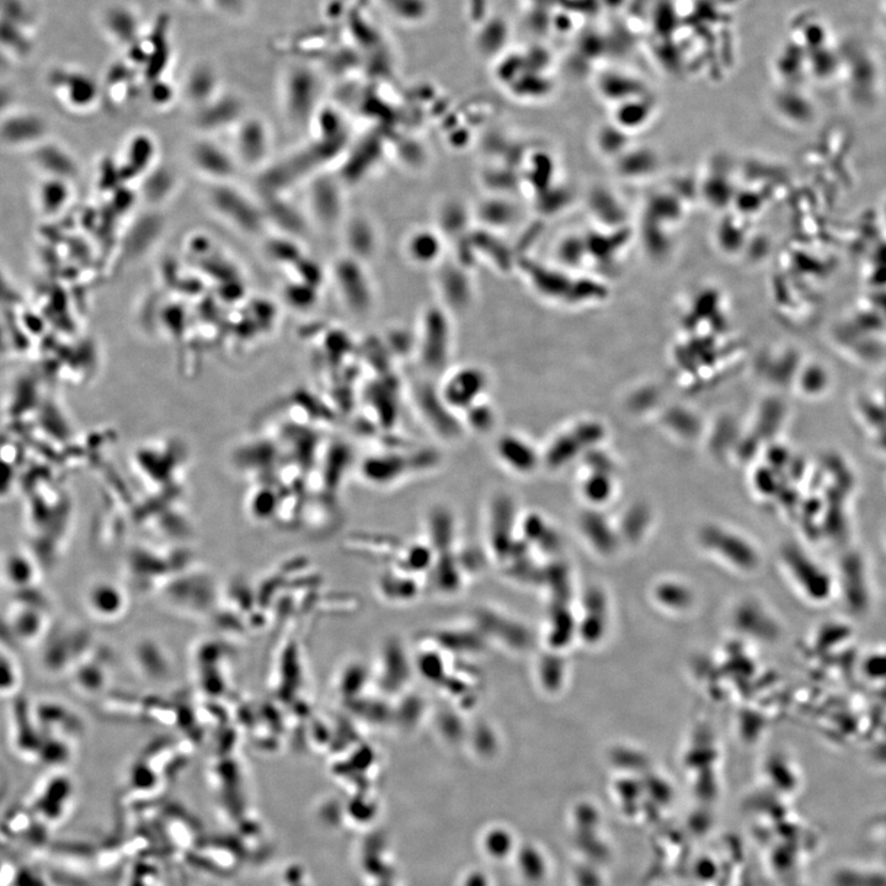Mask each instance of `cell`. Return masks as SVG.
I'll return each instance as SVG.
<instances>
[{
	"mask_svg": "<svg viewBox=\"0 0 886 886\" xmlns=\"http://www.w3.org/2000/svg\"><path fill=\"white\" fill-rule=\"evenodd\" d=\"M489 387V375L482 367L463 365L447 371L437 389L446 407L458 415L487 399Z\"/></svg>",
	"mask_w": 886,
	"mask_h": 886,
	"instance_id": "1",
	"label": "cell"
},
{
	"mask_svg": "<svg viewBox=\"0 0 886 886\" xmlns=\"http://www.w3.org/2000/svg\"><path fill=\"white\" fill-rule=\"evenodd\" d=\"M208 199L213 210L240 232L256 234L263 229V212L242 191L220 183L211 190Z\"/></svg>",
	"mask_w": 886,
	"mask_h": 886,
	"instance_id": "2",
	"label": "cell"
},
{
	"mask_svg": "<svg viewBox=\"0 0 886 886\" xmlns=\"http://www.w3.org/2000/svg\"><path fill=\"white\" fill-rule=\"evenodd\" d=\"M495 457L505 471L526 477L536 471L539 455L530 441L515 432L501 435L495 443Z\"/></svg>",
	"mask_w": 886,
	"mask_h": 886,
	"instance_id": "3",
	"label": "cell"
},
{
	"mask_svg": "<svg viewBox=\"0 0 886 886\" xmlns=\"http://www.w3.org/2000/svg\"><path fill=\"white\" fill-rule=\"evenodd\" d=\"M236 149L240 162L250 167L263 163L270 151L268 126L258 119L244 121L239 126Z\"/></svg>",
	"mask_w": 886,
	"mask_h": 886,
	"instance_id": "4",
	"label": "cell"
},
{
	"mask_svg": "<svg viewBox=\"0 0 886 886\" xmlns=\"http://www.w3.org/2000/svg\"><path fill=\"white\" fill-rule=\"evenodd\" d=\"M192 164L202 174L213 179H228L236 172L237 159H233L227 151L216 143L196 142L191 149Z\"/></svg>",
	"mask_w": 886,
	"mask_h": 886,
	"instance_id": "5",
	"label": "cell"
},
{
	"mask_svg": "<svg viewBox=\"0 0 886 886\" xmlns=\"http://www.w3.org/2000/svg\"><path fill=\"white\" fill-rule=\"evenodd\" d=\"M71 786H68L66 779L62 777L48 778L37 789L34 808L36 813L40 814V818L50 821L61 819L64 809V803L67 802L71 795Z\"/></svg>",
	"mask_w": 886,
	"mask_h": 886,
	"instance_id": "6",
	"label": "cell"
},
{
	"mask_svg": "<svg viewBox=\"0 0 886 886\" xmlns=\"http://www.w3.org/2000/svg\"><path fill=\"white\" fill-rule=\"evenodd\" d=\"M105 28L117 44L130 45L136 40L140 21L130 8L114 7L105 15Z\"/></svg>",
	"mask_w": 886,
	"mask_h": 886,
	"instance_id": "7",
	"label": "cell"
},
{
	"mask_svg": "<svg viewBox=\"0 0 886 886\" xmlns=\"http://www.w3.org/2000/svg\"><path fill=\"white\" fill-rule=\"evenodd\" d=\"M14 615L9 616V626L12 624V631L16 637L26 644L36 642L44 632V615L40 610L28 605L15 607Z\"/></svg>",
	"mask_w": 886,
	"mask_h": 886,
	"instance_id": "8",
	"label": "cell"
},
{
	"mask_svg": "<svg viewBox=\"0 0 886 886\" xmlns=\"http://www.w3.org/2000/svg\"><path fill=\"white\" fill-rule=\"evenodd\" d=\"M218 87L215 71L208 66H199L192 69L189 78L186 79V95L194 104L201 106L210 103L215 96Z\"/></svg>",
	"mask_w": 886,
	"mask_h": 886,
	"instance_id": "9",
	"label": "cell"
},
{
	"mask_svg": "<svg viewBox=\"0 0 886 886\" xmlns=\"http://www.w3.org/2000/svg\"><path fill=\"white\" fill-rule=\"evenodd\" d=\"M462 421L469 429L479 432V434H482V432L484 434V432L494 428L495 412L493 407H490L488 404L487 399H485L483 402L475 404L474 407L468 409L466 413H463Z\"/></svg>",
	"mask_w": 886,
	"mask_h": 886,
	"instance_id": "10",
	"label": "cell"
},
{
	"mask_svg": "<svg viewBox=\"0 0 886 886\" xmlns=\"http://www.w3.org/2000/svg\"><path fill=\"white\" fill-rule=\"evenodd\" d=\"M21 677L18 666L9 655L0 651V695H10L19 687Z\"/></svg>",
	"mask_w": 886,
	"mask_h": 886,
	"instance_id": "11",
	"label": "cell"
},
{
	"mask_svg": "<svg viewBox=\"0 0 886 886\" xmlns=\"http://www.w3.org/2000/svg\"><path fill=\"white\" fill-rule=\"evenodd\" d=\"M212 2L213 4H216L218 9L224 14L239 16L244 13V0H212Z\"/></svg>",
	"mask_w": 886,
	"mask_h": 886,
	"instance_id": "12",
	"label": "cell"
}]
</instances>
